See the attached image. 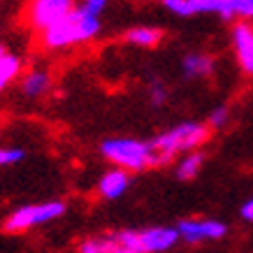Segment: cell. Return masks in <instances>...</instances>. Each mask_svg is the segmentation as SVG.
<instances>
[{"instance_id":"cell-1","label":"cell","mask_w":253,"mask_h":253,"mask_svg":"<svg viewBox=\"0 0 253 253\" xmlns=\"http://www.w3.org/2000/svg\"><path fill=\"white\" fill-rule=\"evenodd\" d=\"M98 33L100 16L91 14L88 9L77 5L70 14L63 16L61 21H56L54 26H49V28L40 33V44L49 49V51H61V49H70V46L91 42Z\"/></svg>"},{"instance_id":"cell-2","label":"cell","mask_w":253,"mask_h":253,"mask_svg":"<svg viewBox=\"0 0 253 253\" xmlns=\"http://www.w3.org/2000/svg\"><path fill=\"white\" fill-rule=\"evenodd\" d=\"M209 139V126L207 123H179L172 130L163 132L158 137L149 142L151 146V156H154V165H165V163L174 161L181 151H191L195 146H202Z\"/></svg>"},{"instance_id":"cell-3","label":"cell","mask_w":253,"mask_h":253,"mask_svg":"<svg viewBox=\"0 0 253 253\" xmlns=\"http://www.w3.org/2000/svg\"><path fill=\"white\" fill-rule=\"evenodd\" d=\"M100 151L109 163H114L116 168H123L128 172H142V169L154 165V156H151L149 142H139V139L132 137L105 139Z\"/></svg>"},{"instance_id":"cell-4","label":"cell","mask_w":253,"mask_h":253,"mask_svg":"<svg viewBox=\"0 0 253 253\" xmlns=\"http://www.w3.org/2000/svg\"><path fill=\"white\" fill-rule=\"evenodd\" d=\"M65 214V202L54 200V202H40V205H26L7 216L5 230L7 232H23L31 230L35 225H44L49 221H56Z\"/></svg>"},{"instance_id":"cell-5","label":"cell","mask_w":253,"mask_h":253,"mask_svg":"<svg viewBox=\"0 0 253 253\" xmlns=\"http://www.w3.org/2000/svg\"><path fill=\"white\" fill-rule=\"evenodd\" d=\"M126 246L137 253H163L181 239L176 228H149V230H121L116 232Z\"/></svg>"},{"instance_id":"cell-6","label":"cell","mask_w":253,"mask_h":253,"mask_svg":"<svg viewBox=\"0 0 253 253\" xmlns=\"http://www.w3.org/2000/svg\"><path fill=\"white\" fill-rule=\"evenodd\" d=\"M75 7H77V0H28L26 21L35 33H42L56 21H61Z\"/></svg>"},{"instance_id":"cell-7","label":"cell","mask_w":253,"mask_h":253,"mask_svg":"<svg viewBox=\"0 0 253 253\" xmlns=\"http://www.w3.org/2000/svg\"><path fill=\"white\" fill-rule=\"evenodd\" d=\"M179 235L184 242L198 244V242H209V239H221L225 237V223L214 221V218H186L179 223Z\"/></svg>"},{"instance_id":"cell-8","label":"cell","mask_w":253,"mask_h":253,"mask_svg":"<svg viewBox=\"0 0 253 253\" xmlns=\"http://www.w3.org/2000/svg\"><path fill=\"white\" fill-rule=\"evenodd\" d=\"M232 49L239 68L246 75H253V26L251 21H239L232 26Z\"/></svg>"},{"instance_id":"cell-9","label":"cell","mask_w":253,"mask_h":253,"mask_svg":"<svg viewBox=\"0 0 253 253\" xmlns=\"http://www.w3.org/2000/svg\"><path fill=\"white\" fill-rule=\"evenodd\" d=\"M130 188V172L123 168H114L105 172L98 181V193L105 200H116Z\"/></svg>"},{"instance_id":"cell-10","label":"cell","mask_w":253,"mask_h":253,"mask_svg":"<svg viewBox=\"0 0 253 253\" xmlns=\"http://www.w3.org/2000/svg\"><path fill=\"white\" fill-rule=\"evenodd\" d=\"M79 253H137L130 246H126L119 239V235H100V237H91L79 244Z\"/></svg>"},{"instance_id":"cell-11","label":"cell","mask_w":253,"mask_h":253,"mask_svg":"<svg viewBox=\"0 0 253 253\" xmlns=\"http://www.w3.org/2000/svg\"><path fill=\"white\" fill-rule=\"evenodd\" d=\"M181 70H184L186 77H191V79L209 77V75L214 72V58L207 54H200V51H193V54L184 56Z\"/></svg>"},{"instance_id":"cell-12","label":"cell","mask_w":253,"mask_h":253,"mask_svg":"<svg viewBox=\"0 0 253 253\" xmlns=\"http://www.w3.org/2000/svg\"><path fill=\"white\" fill-rule=\"evenodd\" d=\"M49 88H51V75H49L46 70H31V72H26L21 79V93L28 95V98L44 95Z\"/></svg>"},{"instance_id":"cell-13","label":"cell","mask_w":253,"mask_h":253,"mask_svg":"<svg viewBox=\"0 0 253 253\" xmlns=\"http://www.w3.org/2000/svg\"><path fill=\"white\" fill-rule=\"evenodd\" d=\"M126 42H130L135 46H142V49H151L163 40V33L154 26H137V28H130V31L123 35Z\"/></svg>"},{"instance_id":"cell-14","label":"cell","mask_w":253,"mask_h":253,"mask_svg":"<svg viewBox=\"0 0 253 253\" xmlns=\"http://www.w3.org/2000/svg\"><path fill=\"white\" fill-rule=\"evenodd\" d=\"M195 14H218L221 19H235V9H232L230 0H191Z\"/></svg>"},{"instance_id":"cell-15","label":"cell","mask_w":253,"mask_h":253,"mask_svg":"<svg viewBox=\"0 0 253 253\" xmlns=\"http://www.w3.org/2000/svg\"><path fill=\"white\" fill-rule=\"evenodd\" d=\"M21 72V58L12 54H5L0 58V93L5 91Z\"/></svg>"},{"instance_id":"cell-16","label":"cell","mask_w":253,"mask_h":253,"mask_svg":"<svg viewBox=\"0 0 253 253\" xmlns=\"http://www.w3.org/2000/svg\"><path fill=\"white\" fill-rule=\"evenodd\" d=\"M202 161H205V156L200 154V151H191L188 156H184V161L179 163V168H176V176H179V179H184V181L195 179L198 172H200V168H202Z\"/></svg>"},{"instance_id":"cell-17","label":"cell","mask_w":253,"mask_h":253,"mask_svg":"<svg viewBox=\"0 0 253 253\" xmlns=\"http://www.w3.org/2000/svg\"><path fill=\"white\" fill-rule=\"evenodd\" d=\"M161 2H163V7L168 9V12H172L174 16H181V19L195 14L191 0H161Z\"/></svg>"},{"instance_id":"cell-18","label":"cell","mask_w":253,"mask_h":253,"mask_svg":"<svg viewBox=\"0 0 253 253\" xmlns=\"http://www.w3.org/2000/svg\"><path fill=\"white\" fill-rule=\"evenodd\" d=\"M23 151L16 146H0V168L5 165H16L19 161H23Z\"/></svg>"},{"instance_id":"cell-19","label":"cell","mask_w":253,"mask_h":253,"mask_svg":"<svg viewBox=\"0 0 253 253\" xmlns=\"http://www.w3.org/2000/svg\"><path fill=\"white\" fill-rule=\"evenodd\" d=\"M235 16H239L242 21H253V0H230Z\"/></svg>"},{"instance_id":"cell-20","label":"cell","mask_w":253,"mask_h":253,"mask_svg":"<svg viewBox=\"0 0 253 253\" xmlns=\"http://www.w3.org/2000/svg\"><path fill=\"white\" fill-rule=\"evenodd\" d=\"M149 98H151V105H154V107L165 105V100H168V88H165V84L154 82V84L149 86Z\"/></svg>"},{"instance_id":"cell-21","label":"cell","mask_w":253,"mask_h":253,"mask_svg":"<svg viewBox=\"0 0 253 253\" xmlns=\"http://www.w3.org/2000/svg\"><path fill=\"white\" fill-rule=\"evenodd\" d=\"M228 123V109L225 107H216L207 119V126L209 128H223Z\"/></svg>"},{"instance_id":"cell-22","label":"cell","mask_w":253,"mask_h":253,"mask_svg":"<svg viewBox=\"0 0 253 253\" xmlns=\"http://www.w3.org/2000/svg\"><path fill=\"white\" fill-rule=\"evenodd\" d=\"M82 7L84 9H88V12H91V14H102V9L107 7V0H84V2H82Z\"/></svg>"},{"instance_id":"cell-23","label":"cell","mask_w":253,"mask_h":253,"mask_svg":"<svg viewBox=\"0 0 253 253\" xmlns=\"http://www.w3.org/2000/svg\"><path fill=\"white\" fill-rule=\"evenodd\" d=\"M239 214H242V218H244V221H251L253 223V198L249 200V202H244V205H242V211H239Z\"/></svg>"},{"instance_id":"cell-24","label":"cell","mask_w":253,"mask_h":253,"mask_svg":"<svg viewBox=\"0 0 253 253\" xmlns=\"http://www.w3.org/2000/svg\"><path fill=\"white\" fill-rule=\"evenodd\" d=\"M5 54H7V51H5V46L0 44V58H2V56H5Z\"/></svg>"}]
</instances>
